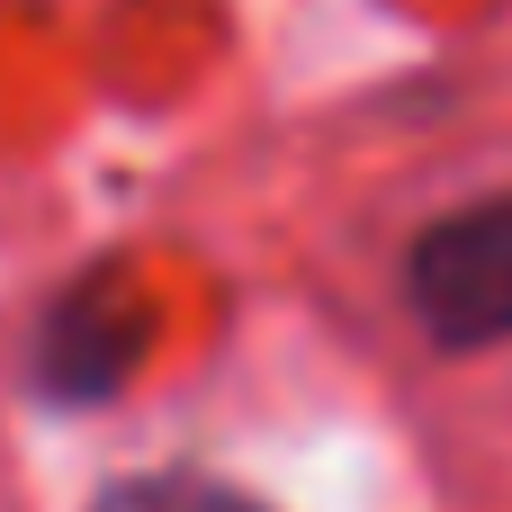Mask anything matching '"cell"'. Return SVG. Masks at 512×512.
Segmentation results:
<instances>
[{
    "label": "cell",
    "instance_id": "cell-1",
    "mask_svg": "<svg viewBox=\"0 0 512 512\" xmlns=\"http://www.w3.org/2000/svg\"><path fill=\"white\" fill-rule=\"evenodd\" d=\"M405 306L441 351H486L512 333V198H477L414 234Z\"/></svg>",
    "mask_w": 512,
    "mask_h": 512
},
{
    "label": "cell",
    "instance_id": "cell-2",
    "mask_svg": "<svg viewBox=\"0 0 512 512\" xmlns=\"http://www.w3.org/2000/svg\"><path fill=\"white\" fill-rule=\"evenodd\" d=\"M90 512H261V504L216 477H135V486H108Z\"/></svg>",
    "mask_w": 512,
    "mask_h": 512
}]
</instances>
